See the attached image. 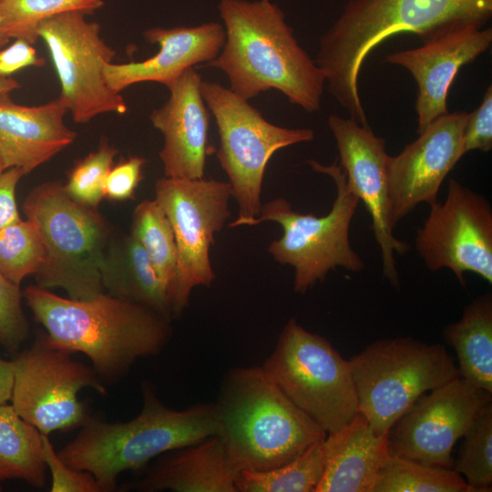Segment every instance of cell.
Segmentation results:
<instances>
[{
	"instance_id": "obj_14",
	"label": "cell",
	"mask_w": 492,
	"mask_h": 492,
	"mask_svg": "<svg viewBox=\"0 0 492 492\" xmlns=\"http://www.w3.org/2000/svg\"><path fill=\"white\" fill-rule=\"evenodd\" d=\"M415 248L431 272L451 271L461 285L465 272L492 284V207L482 195L449 179L443 202L430 205Z\"/></svg>"
},
{
	"instance_id": "obj_35",
	"label": "cell",
	"mask_w": 492,
	"mask_h": 492,
	"mask_svg": "<svg viewBox=\"0 0 492 492\" xmlns=\"http://www.w3.org/2000/svg\"><path fill=\"white\" fill-rule=\"evenodd\" d=\"M43 436V458L51 475V492H102L94 476L63 461L47 435Z\"/></svg>"
},
{
	"instance_id": "obj_23",
	"label": "cell",
	"mask_w": 492,
	"mask_h": 492,
	"mask_svg": "<svg viewBox=\"0 0 492 492\" xmlns=\"http://www.w3.org/2000/svg\"><path fill=\"white\" fill-rule=\"evenodd\" d=\"M324 470L315 492H371L388 456L385 436L377 435L359 412L323 441Z\"/></svg>"
},
{
	"instance_id": "obj_12",
	"label": "cell",
	"mask_w": 492,
	"mask_h": 492,
	"mask_svg": "<svg viewBox=\"0 0 492 492\" xmlns=\"http://www.w3.org/2000/svg\"><path fill=\"white\" fill-rule=\"evenodd\" d=\"M70 355L49 345L40 332L32 345L13 359L11 405L44 435L69 431L84 424L87 410L78 398L83 388L107 394L93 367Z\"/></svg>"
},
{
	"instance_id": "obj_34",
	"label": "cell",
	"mask_w": 492,
	"mask_h": 492,
	"mask_svg": "<svg viewBox=\"0 0 492 492\" xmlns=\"http://www.w3.org/2000/svg\"><path fill=\"white\" fill-rule=\"evenodd\" d=\"M20 285L0 273V345L16 354L29 333V324L22 309Z\"/></svg>"
},
{
	"instance_id": "obj_39",
	"label": "cell",
	"mask_w": 492,
	"mask_h": 492,
	"mask_svg": "<svg viewBox=\"0 0 492 492\" xmlns=\"http://www.w3.org/2000/svg\"><path fill=\"white\" fill-rule=\"evenodd\" d=\"M26 172L20 168H10L0 172V229L20 220L15 200V190Z\"/></svg>"
},
{
	"instance_id": "obj_2",
	"label": "cell",
	"mask_w": 492,
	"mask_h": 492,
	"mask_svg": "<svg viewBox=\"0 0 492 492\" xmlns=\"http://www.w3.org/2000/svg\"><path fill=\"white\" fill-rule=\"evenodd\" d=\"M491 15L492 0H349L321 36L314 61L324 73L330 93L350 118L368 126L358 78L374 47L403 33L423 40L453 25L483 26Z\"/></svg>"
},
{
	"instance_id": "obj_25",
	"label": "cell",
	"mask_w": 492,
	"mask_h": 492,
	"mask_svg": "<svg viewBox=\"0 0 492 492\" xmlns=\"http://www.w3.org/2000/svg\"><path fill=\"white\" fill-rule=\"evenodd\" d=\"M443 336L455 349L459 376L492 393V294L466 304L461 318L444 328Z\"/></svg>"
},
{
	"instance_id": "obj_37",
	"label": "cell",
	"mask_w": 492,
	"mask_h": 492,
	"mask_svg": "<svg viewBox=\"0 0 492 492\" xmlns=\"http://www.w3.org/2000/svg\"><path fill=\"white\" fill-rule=\"evenodd\" d=\"M492 149V86L490 85L483 97L479 107L467 113L463 134V154L480 150L487 152Z\"/></svg>"
},
{
	"instance_id": "obj_13",
	"label": "cell",
	"mask_w": 492,
	"mask_h": 492,
	"mask_svg": "<svg viewBox=\"0 0 492 492\" xmlns=\"http://www.w3.org/2000/svg\"><path fill=\"white\" fill-rule=\"evenodd\" d=\"M70 11L41 23L38 38L46 46L60 83V97L77 123L105 113L124 114L127 105L104 77L116 52L101 37L100 26Z\"/></svg>"
},
{
	"instance_id": "obj_7",
	"label": "cell",
	"mask_w": 492,
	"mask_h": 492,
	"mask_svg": "<svg viewBox=\"0 0 492 492\" xmlns=\"http://www.w3.org/2000/svg\"><path fill=\"white\" fill-rule=\"evenodd\" d=\"M307 162L335 184L336 197L329 213L321 217L302 214L294 211L284 198H276L261 205L257 218L242 224L274 221L281 225L282 236L270 244L268 251L277 262L294 269L293 289L301 294L338 267L352 272L365 267L350 242V226L360 200L351 190L344 170L337 160L331 165L314 159Z\"/></svg>"
},
{
	"instance_id": "obj_40",
	"label": "cell",
	"mask_w": 492,
	"mask_h": 492,
	"mask_svg": "<svg viewBox=\"0 0 492 492\" xmlns=\"http://www.w3.org/2000/svg\"><path fill=\"white\" fill-rule=\"evenodd\" d=\"M14 361L0 357V405L11 399L14 382Z\"/></svg>"
},
{
	"instance_id": "obj_27",
	"label": "cell",
	"mask_w": 492,
	"mask_h": 492,
	"mask_svg": "<svg viewBox=\"0 0 492 492\" xmlns=\"http://www.w3.org/2000/svg\"><path fill=\"white\" fill-rule=\"evenodd\" d=\"M371 492H475L453 468L390 455Z\"/></svg>"
},
{
	"instance_id": "obj_6",
	"label": "cell",
	"mask_w": 492,
	"mask_h": 492,
	"mask_svg": "<svg viewBox=\"0 0 492 492\" xmlns=\"http://www.w3.org/2000/svg\"><path fill=\"white\" fill-rule=\"evenodd\" d=\"M22 210L45 248L44 264L36 274L37 285L62 288L75 300L104 292L101 266L112 232L97 210L72 200L56 181L35 187Z\"/></svg>"
},
{
	"instance_id": "obj_38",
	"label": "cell",
	"mask_w": 492,
	"mask_h": 492,
	"mask_svg": "<svg viewBox=\"0 0 492 492\" xmlns=\"http://www.w3.org/2000/svg\"><path fill=\"white\" fill-rule=\"evenodd\" d=\"M45 59L39 57L33 45L22 39L5 48H0V77L10 76L27 67H42Z\"/></svg>"
},
{
	"instance_id": "obj_17",
	"label": "cell",
	"mask_w": 492,
	"mask_h": 492,
	"mask_svg": "<svg viewBox=\"0 0 492 492\" xmlns=\"http://www.w3.org/2000/svg\"><path fill=\"white\" fill-rule=\"evenodd\" d=\"M464 111L446 113L387 161L389 216L394 228L415 207L437 201L441 184L464 156Z\"/></svg>"
},
{
	"instance_id": "obj_20",
	"label": "cell",
	"mask_w": 492,
	"mask_h": 492,
	"mask_svg": "<svg viewBox=\"0 0 492 492\" xmlns=\"http://www.w3.org/2000/svg\"><path fill=\"white\" fill-rule=\"evenodd\" d=\"M144 38L159 46V51L143 61L109 63L104 68L108 86L119 93L143 82H157L168 87L185 70L200 63H209L220 52L225 30L220 23L172 28L153 27L143 33Z\"/></svg>"
},
{
	"instance_id": "obj_30",
	"label": "cell",
	"mask_w": 492,
	"mask_h": 492,
	"mask_svg": "<svg viewBox=\"0 0 492 492\" xmlns=\"http://www.w3.org/2000/svg\"><path fill=\"white\" fill-rule=\"evenodd\" d=\"M103 0H0L3 26L10 39L35 44L42 22L56 15L77 11L91 14Z\"/></svg>"
},
{
	"instance_id": "obj_41",
	"label": "cell",
	"mask_w": 492,
	"mask_h": 492,
	"mask_svg": "<svg viewBox=\"0 0 492 492\" xmlns=\"http://www.w3.org/2000/svg\"><path fill=\"white\" fill-rule=\"evenodd\" d=\"M19 87V83L12 77H0V95L10 94Z\"/></svg>"
},
{
	"instance_id": "obj_31",
	"label": "cell",
	"mask_w": 492,
	"mask_h": 492,
	"mask_svg": "<svg viewBox=\"0 0 492 492\" xmlns=\"http://www.w3.org/2000/svg\"><path fill=\"white\" fill-rule=\"evenodd\" d=\"M45 261L42 239L33 223L22 219L0 229V273L11 282L36 275Z\"/></svg>"
},
{
	"instance_id": "obj_8",
	"label": "cell",
	"mask_w": 492,
	"mask_h": 492,
	"mask_svg": "<svg viewBox=\"0 0 492 492\" xmlns=\"http://www.w3.org/2000/svg\"><path fill=\"white\" fill-rule=\"evenodd\" d=\"M348 364L358 412L377 435L385 436L420 395L460 377L443 344L410 336L374 341Z\"/></svg>"
},
{
	"instance_id": "obj_5",
	"label": "cell",
	"mask_w": 492,
	"mask_h": 492,
	"mask_svg": "<svg viewBox=\"0 0 492 492\" xmlns=\"http://www.w3.org/2000/svg\"><path fill=\"white\" fill-rule=\"evenodd\" d=\"M220 437L235 472L268 470L296 458L326 433L261 366L229 371L215 402Z\"/></svg>"
},
{
	"instance_id": "obj_18",
	"label": "cell",
	"mask_w": 492,
	"mask_h": 492,
	"mask_svg": "<svg viewBox=\"0 0 492 492\" xmlns=\"http://www.w3.org/2000/svg\"><path fill=\"white\" fill-rule=\"evenodd\" d=\"M422 42L419 47L385 56L387 63L409 71L417 84V134L448 113L447 94L457 72L490 46L492 29L473 23L457 24L435 32Z\"/></svg>"
},
{
	"instance_id": "obj_33",
	"label": "cell",
	"mask_w": 492,
	"mask_h": 492,
	"mask_svg": "<svg viewBox=\"0 0 492 492\" xmlns=\"http://www.w3.org/2000/svg\"><path fill=\"white\" fill-rule=\"evenodd\" d=\"M118 150L106 139L71 168L63 189L75 201L97 209L104 198V184Z\"/></svg>"
},
{
	"instance_id": "obj_24",
	"label": "cell",
	"mask_w": 492,
	"mask_h": 492,
	"mask_svg": "<svg viewBox=\"0 0 492 492\" xmlns=\"http://www.w3.org/2000/svg\"><path fill=\"white\" fill-rule=\"evenodd\" d=\"M101 281L107 293L145 305L172 320L167 289L131 233L112 235L104 253Z\"/></svg>"
},
{
	"instance_id": "obj_36",
	"label": "cell",
	"mask_w": 492,
	"mask_h": 492,
	"mask_svg": "<svg viewBox=\"0 0 492 492\" xmlns=\"http://www.w3.org/2000/svg\"><path fill=\"white\" fill-rule=\"evenodd\" d=\"M145 163L144 158L132 156L113 164L105 180L104 198L115 201L134 199Z\"/></svg>"
},
{
	"instance_id": "obj_43",
	"label": "cell",
	"mask_w": 492,
	"mask_h": 492,
	"mask_svg": "<svg viewBox=\"0 0 492 492\" xmlns=\"http://www.w3.org/2000/svg\"><path fill=\"white\" fill-rule=\"evenodd\" d=\"M5 169L4 167V164H3V161H2V159H1V156H0V172L4 171Z\"/></svg>"
},
{
	"instance_id": "obj_44",
	"label": "cell",
	"mask_w": 492,
	"mask_h": 492,
	"mask_svg": "<svg viewBox=\"0 0 492 492\" xmlns=\"http://www.w3.org/2000/svg\"><path fill=\"white\" fill-rule=\"evenodd\" d=\"M2 488H3V487H2V486H1V484H0V491H2Z\"/></svg>"
},
{
	"instance_id": "obj_15",
	"label": "cell",
	"mask_w": 492,
	"mask_h": 492,
	"mask_svg": "<svg viewBox=\"0 0 492 492\" xmlns=\"http://www.w3.org/2000/svg\"><path fill=\"white\" fill-rule=\"evenodd\" d=\"M490 402L492 393L461 377L424 393L389 429V454L453 468L454 446Z\"/></svg>"
},
{
	"instance_id": "obj_4",
	"label": "cell",
	"mask_w": 492,
	"mask_h": 492,
	"mask_svg": "<svg viewBox=\"0 0 492 492\" xmlns=\"http://www.w3.org/2000/svg\"><path fill=\"white\" fill-rule=\"evenodd\" d=\"M139 414L125 422L88 415L74 439L57 451L68 466L91 473L102 492L115 491L127 470H139L152 459L218 434L215 403L176 410L166 405L149 381L141 384Z\"/></svg>"
},
{
	"instance_id": "obj_32",
	"label": "cell",
	"mask_w": 492,
	"mask_h": 492,
	"mask_svg": "<svg viewBox=\"0 0 492 492\" xmlns=\"http://www.w3.org/2000/svg\"><path fill=\"white\" fill-rule=\"evenodd\" d=\"M463 437L453 469L465 477L475 492L491 491L492 402L483 407Z\"/></svg>"
},
{
	"instance_id": "obj_22",
	"label": "cell",
	"mask_w": 492,
	"mask_h": 492,
	"mask_svg": "<svg viewBox=\"0 0 492 492\" xmlns=\"http://www.w3.org/2000/svg\"><path fill=\"white\" fill-rule=\"evenodd\" d=\"M155 459L128 487L140 492H237V473L217 435Z\"/></svg>"
},
{
	"instance_id": "obj_16",
	"label": "cell",
	"mask_w": 492,
	"mask_h": 492,
	"mask_svg": "<svg viewBox=\"0 0 492 492\" xmlns=\"http://www.w3.org/2000/svg\"><path fill=\"white\" fill-rule=\"evenodd\" d=\"M328 127L336 141L340 166L344 170L353 192L370 214L371 230L380 250L383 274L392 286L400 281L395 255H405L410 245L397 239L389 216L387 161L385 141L369 126L352 118L330 115Z\"/></svg>"
},
{
	"instance_id": "obj_42",
	"label": "cell",
	"mask_w": 492,
	"mask_h": 492,
	"mask_svg": "<svg viewBox=\"0 0 492 492\" xmlns=\"http://www.w3.org/2000/svg\"><path fill=\"white\" fill-rule=\"evenodd\" d=\"M9 40L10 38L5 35L4 31L3 17L0 7V48H3L9 42Z\"/></svg>"
},
{
	"instance_id": "obj_21",
	"label": "cell",
	"mask_w": 492,
	"mask_h": 492,
	"mask_svg": "<svg viewBox=\"0 0 492 492\" xmlns=\"http://www.w3.org/2000/svg\"><path fill=\"white\" fill-rule=\"evenodd\" d=\"M68 108L58 97L39 106L14 102L0 95V156L5 169L26 174L72 144L77 137L65 123Z\"/></svg>"
},
{
	"instance_id": "obj_10",
	"label": "cell",
	"mask_w": 492,
	"mask_h": 492,
	"mask_svg": "<svg viewBox=\"0 0 492 492\" xmlns=\"http://www.w3.org/2000/svg\"><path fill=\"white\" fill-rule=\"evenodd\" d=\"M200 92L215 118L220 135L217 157L239 207L238 218L229 226H241L260 215L263 176L272 155L313 140L314 132L272 124L248 100L220 83L201 80Z\"/></svg>"
},
{
	"instance_id": "obj_28",
	"label": "cell",
	"mask_w": 492,
	"mask_h": 492,
	"mask_svg": "<svg viewBox=\"0 0 492 492\" xmlns=\"http://www.w3.org/2000/svg\"><path fill=\"white\" fill-rule=\"evenodd\" d=\"M323 439L282 466L239 472L237 492H315L324 470Z\"/></svg>"
},
{
	"instance_id": "obj_1",
	"label": "cell",
	"mask_w": 492,
	"mask_h": 492,
	"mask_svg": "<svg viewBox=\"0 0 492 492\" xmlns=\"http://www.w3.org/2000/svg\"><path fill=\"white\" fill-rule=\"evenodd\" d=\"M22 295L45 328L47 343L71 354H84L102 382L120 380L137 360L160 354L172 336L169 320L106 292L75 300L30 285Z\"/></svg>"
},
{
	"instance_id": "obj_26",
	"label": "cell",
	"mask_w": 492,
	"mask_h": 492,
	"mask_svg": "<svg viewBox=\"0 0 492 492\" xmlns=\"http://www.w3.org/2000/svg\"><path fill=\"white\" fill-rule=\"evenodd\" d=\"M9 479L44 488L46 466L42 433L5 403L0 405V483Z\"/></svg>"
},
{
	"instance_id": "obj_19",
	"label": "cell",
	"mask_w": 492,
	"mask_h": 492,
	"mask_svg": "<svg viewBox=\"0 0 492 492\" xmlns=\"http://www.w3.org/2000/svg\"><path fill=\"white\" fill-rule=\"evenodd\" d=\"M200 83L194 67L188 68L167 87L166 103L150 113L152 125L163 136L159 155L165 177L204 178L210 118Z\"/></svg>"
},
{
	"instance_id": "obj_11",
	"label": "cell",
	"mask_w": 492,
	"mask_h": 492,
	"mask_svg": "<svg viewBox=\"0 0 492 492\" xmlns=\"http://www.w3.org/2000/svg\"><path fill=\"white\" fill-rule=\"evenodd\" d=\"M231 184L213 179L164 177L155 183V200L170 221L177 246V272L168 292L172 319L189 306L193 288L210 286L216 277L210 251L231 215Z\"/></svg>"
},
{
	"instance_id": "obj_3",
	"label": "cell",
	"mask_w": 492,
	"mask_h": 492,
	"mask_svg": "<svg viewBox=\"0 0 492 492\" xmlns=\"http://www.w3.org/2000/svg\"><path fill=\"white\" fill-rule=\"evenodd\" d=\"M225 42L207 66L228 77L234 93L249 100L270 89L309 113L320 109L325 76L301 47L283 11L270 0H220Z\"/></svg>"
},
{
	"instance_id": "obj_29",
	"label": "cell",
	"mask_w": 492,
	"mask_h": 492,
	"mask_svg": "<svg viewBox=\"0 0 492 492\" xmlns=\"http://www.w3.org/2000/svg\"><path fill=\"white\" fill-rule=\"evenodd\" d=\"M130 233L145 250L169 292L177 272V246L170 221L156 200L137 205Z\"/></svg>"
},
{
	"instance_id": "obj_9",
	"label": "cell",
	"mask_w": 492,
	"mask_h": 492,
	"mask_svg": "<svg viewBox=\"0 0 492 492\" xmlns=\"http://www.w3.org/2000/svg\"><path fill=\"white\" fill-rule=\"evenodd\" d=\"M282 393L323 431L333 433L357 413L348 360L325 337L292 318L261 365Z\"/></svg>"
}]
</instances>
